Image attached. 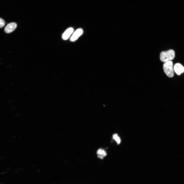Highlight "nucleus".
Returning a JSON list of instances; mask_svg holds the SVG:
<instances>
[{"label":"nucleus","instance_id":"nucleus-1","mask_svg":"<svg viewBox=\"0 0 184 184\" xmlns=\"http://www.w3.org/2000/svg\"><path fill=\"white\" fill-rule=\"evenodd\" d=\"M175 56V51L174 50L171 49L166 51L162 52L160 54V58L161 61L165 62L173 60Z\"/></svg>","mask_w":184,"mask_h":184},{"label":"nucleus","instance_id":"nucleus-2","mask_svg":"<svg viewBox=\"0 0 184 184\" xmlns=\"http://www.w3.org/2000/svg\"><path fill=\"white\" fill-rule=\"evenodd\" d=\"M164 72L166 75L169 77H172L174 75V69L173 63L171 61L165 62L163 65Z\"/></svg>","mask_w":184,"mask_h":184},{"label":"nucleus","instance_id":"nucleus-3","mask_svg":"<svg viewBox=\"0 0 184 184\" xmlns=\"http://www.w3.org/2000/svg\"><path fill=\"white\" fill-rule=\"evenodd\" d=\"M83 32L82 28L77 29L73 34L70 38V40L72 42L76 41L83 34Z\"/></svg>","mask_w":184,"mask_h":184},{"label":"nucleus","instance_id":"nucleus-4","mask_svg":"<svg viewBox=\"0 0 184 184\" xmlns=\"http://www.w3.org/2000/svg\"><path fill=\"white\" fill-rule=\"evenodd\" d=\"M17 24L14 22H12L8 24L5 27L4 30L7 33H10L13 31L16 28Z\"/></svg>","mask_w":184,"mask_h":184},{"label":"nucleus","instance_id":"nucleus-5","mask_svg":"<svg viewBox=\"0 0 184 184\" xmlns=\"http://www.w3.org/2000/svg\"><path fill=\"white\" fill-rule=\"evenodd\" d=\"M174 69L176 73L178 75L184 72V67L179 63H177L174 65Z\"/></svg>","mask_w":184,"mask_h":184},{"label":"nucleus","instance_id":"nucleus-6","mask_svg":"<svg viewBox=\"0 0 184 184\" xmlns=\"http://www.w3.org/2000/svg\"><path fill=\"white\" fill-rule=\"evenodd\" d=\"M73 31L74 29L72 27H70L67 29L62 34V39L65 40H67L73 33Z\"/></svg>","mask_w":184,"mask_h":184},{"label":"nucleus","instance_id":"nucleus-7","mask_svg":"<svg viewBox=\"0 0 184 184\" xmlns=\"http://www.w3.org/2000/svg\"><path fill=\"white\" fill-rule=\"evenodd\" d=\"M98 157L101 159H103L104 157L107 155L106 151L103 149L100 148L98 150L97 152Z\"/></svg>","mask_w":184,"mask_h":184},{"label":"nucleus","instance_id":"nucleus-8","mask_svg":"<svg viewBox=\"0 0 184 184\" xmlns=\"http://www.w3.org/2000/svg\"><path fill=\"white\" fill-rule=\"evenodd\" d=\"M113 138L116 142L118 144H119L120 143V139L117 134H115L113 135Z\"/></svg>","mask_w":184,"mask_h":184},{"label":"nucleus","instance_id":"nucleus-9","mask_svg":"<svg viewBox=\"0 0 184 184\" xmlns=\"http://www.w3.org/2000/svg\"><path fill=\"white\" fill-rule=\"evenodd\" d=\"M5 25V22L2 19L0 18V28L3 27Z\"/></svg>","mask_w":184,"mask_h":184}]
</instances>
